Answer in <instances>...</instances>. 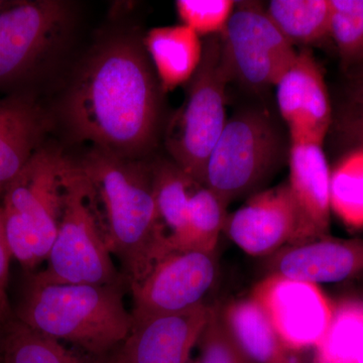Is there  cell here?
I'll use <instances>...</instances> for the list:
<instances>
[{
	"instance_id": "obj_1",
	"label": "cell",
	"mask_w": 363,
	"mask_h": 363,
	"mask_svg": "<svg viewBox=\"0 0 363 363\" xmlns=\"http://www.w3.org/2000/svg\"><path fill=\"white\" fill-rule=\"evenodd\" d=\"M162 92L143 42L116 35L81 62L62 116L72 135L93 149L140 160L157 142Z\"/></svg>"
},
{
	"instance_id": "obj_2",
	"label": "cell",
	"mask_w": 363,
	"mask_h": 363,
	"mask_svg": "<svg viewBox=\"0 0 363 363\" xmlns=\"http://www.w3.org/2000/svg\"><path fill=\"white\" fill-rule=\"evenodd\" d=\"M77 164L105 242L130 290L173 252L157 215L152 162L92 149Z\"/></svg>"
},
{
	"instance_id": "obj_3",
	"label": "cell",
	"mask_w": 363,
	"mask_h": 363,
	"mask_svg": "<svg viewBox=\"0 0 363 363\" xmlns=\"http://www.w3.org/2000/svg\"><path fill=\"white\" fill-rule=\"evenodd\" d=\"M123 294V286L45 284L32 274L13 314L33 330L99 357L118 345L133 327Z\"/></svg>"
},
{
	"instance_id": "obj_4",
	"label": "cell",
	"mask_w": 363,
	"mask_h": 363,
	"mask_svg": "<svg viewBox=\"0 0 363 363\" xmlns=\"http://www.w3.org/2000/svg\"><path fill=\"white\" fill-rule=\"evenodd\" d=\"M74 167L59 150L44 145L2 196L0 208L11 255L26 269L49 257Z\"/></svg>"
},
{
	"instance_id": "obj_5",
	"label": "cell",
	"mask_w": 363,
	"mask_h": 363,
	"mask_svg": "<svg viewBox=\"0 0 363 363\" xmlns=\"http://www.w3.org/2000/svg\"><path fill=\"white\" fill-rule=\"evenodd\" d=\"M202 40L201 62L187 83L183 104L169 119L164 143L172 161L203 185L208 160L227 123L229 81L221 64L220 35Z\"/></svg>"
},
{
	"instance_id": "obj_6",
	"label": "cell",
	"mask_w": 363,
	"mask_h": 363,
	"mask_svg": "<svg viewBox=\"0 0 363 363\" xmlns=\"http://www.w3.org/2000/svg\"><path fill=\"white\" fill-rule=\"evenodd\" d=\"M285 152V138L267 111L238 112L227 119L212 150L203 185L228 206L272 177Z\"/></svg>"
},
{
	"instance_id": "obj_7",
	"label": "cell",
	"mask_w": 363,
	"mask_h": 363,
	"mask_svg": "<svg viewBox=\"0 0 363 363\" xmlns=\"http://www.w3.org/2000/svg\"><path fill=\"white\" fill-rule=\"evenodd\" d=\"M72 16L63 0H18L0 11V90L33 89L66 44Z\"/></svg>"
},
{
	"instance_id": "obj_8",
	"label": "cell",
	"mask_w": 363,
	"mask_h": 363,
	"mask_svg": "<svg viewBox=\"0 0 363 363\" xmlns=\"http://www.w3.org/2000/svg\"><path fill=\"white\" fill-rule=\"evenodd\" d=\"M48 260L45 271L33 274L42 283L128 286L114 266L77 162L67 185L63 214Z\"/></svg>"
},
{
	"instance_id": "obj_9",
	"label": "cell",
	"mask_w": 363,
	"mask_h": 363,
	"mask_svg": "<svg viewBox=\"0 0 363 363\" xmlns=\"http://www.w3.org/2000/svg\"><path fill=\"white\" fill-rule=\"evenodd\" d=\"M220 35L221 64L229 82L264 91L278 84L298 52L255 1H236Z\"/></svg>"
},
{
	"instance_id": "obj_10",
	"label": "cell",
	"mask_w": 363,
	"mask_h": 363,
	"mask_svg": "<svg viewBox=\"0 0 363 363\" xmlns=\"http://www.w3.org/2000/svg\"><path fill=\"white\" fill-rule=\"evenodd\" d=\"M215 252H172L130 289L133 321L180 314L203 304L217 276Z\"/></svg>"
},
{
	"instance_id": "obj_11",
	"label": "cell",
	"mask_w": 363,
	"mask_h": 363,
	"mask_svg": "<svg viewBox=\"0 0 363 363\" xmlns=\"http://www.w3.org/2000/svg\"><path fill=\"white\" fill-rule=\"evenodd\" d=\"M252 298L266 311L283 343L294 350L317 347L335 309L315 284L277 276L262 281Z\"/></svg>"
},
{
	"instance_id": "obj_12",
	"label": "cell",
	"mask_w": 363,
	"mask_h": 363,
	"mask_svg": "<svg viewBox=\"0 0 363 363\" xmlns=\"http://www.w3.org/2000/svg\"><path fill=\"white\" fill-rule=\"evenodd\" d=\"M213 308L205 304L180 314L133 322L113 350L90 363H188Z\"/></svg>"
},
{
	"instance_id": "obj_13",
	"label": "cell",
	"mask_w": 363,
	"mask_h": 363,
	"mask_svg": "<svg viewBox=\"0 0 363 363\" xmlns=\"http://www.w3.org/2000/svg\"><path fill=\"white\" fill-rule=\"evenodd\" d=\"M298 216L289 184L255 193L226 217L223 231L243 252L266 257L298 241Z\"/></svg>"
},
{
	"instance_id": "obj_14",
	"label": "cell",
	"mask_w": 363,
	"mask_h": 363,
	"mask_svg": "<svg viewBox=\"0 0 363 363\" xmlns=\"http://www.w3.org/2000/svg\"><path fill=\"white\" fill-rule=\"evenodd\" d=\"M277 102L290 143L323 145L332 124L328 90L321 67L309 49L301 50L276 85Z\"/></svg>"
},
{
	"instance_id": "obj_15",
	"label": "cell",
	"mask_w": 363,
	"mask_h": 363,
	"mask_svg": "<svg viewBox=\"0 0 363 363\" xmlns=\"http://www.w3.org/2000/svg\"><path fill=\"white\" fill-rule=\"evenodd\" d=\"M289 166L300 224L298 243L325 238L330 225L331 173L323 145L290 143Z\"/></svg>"
},
{
	"instance_id": "obj_16",
	"label": "cell",
	"mask_w": 363,
	"mask_h": 363,
	"mask_svg": "<svg viewBox=\"0 0 363 363\" xmlns=\"http://www.w3.org/2000/svg\"><path fill=\"white\" fill-rule=\"evenodd\" d=\"M269 276L305 283H336L363 272V240L328 236L288 245L272 255Z\"/></svg>"
},
{
	"instance_id": "obj_17",
	"label": "cell",
	"mask_w": 363,
	"mask_h": 363,
	"mask_svg": "<svg viewBox=\"0 0 363 363\" xmlns=\"http://www.w3.org/2000/svg\"><path fill=\"white\" fill-rule=\"evenodd\" d=\"M50 126L48 112L33 89L14 91L0 98V199L44 145Z\"/></svg>"
},
{
	"instance_id": "obj_18",
	"label": "cell",
	"mask_w": 363,
	"mask_h": 363,
	"mask_svg": "<svg viewBox=\"0 0 363 363\" xmlns=\"http://www.w3.org/2000/svg\"><path fill=\"white\" fill-rule=\"evenodd\" d=\"M143 45L164 92L187 84L201 62V37L185 25L152 28Z\"/></svg>"
},
{
	"instance_id": "obj_19",
	"label": "cell",
	"mask_w": 363,
	"mask_h": 363,
	"mask_svg": "<svg viewBox=\"0 0 363 363\" xmlns=\"http://www.w3.org/2000/svg\"><path fill=\"white\" fill-rule=\"evenodd\" d=\"M221 314L233 338L252 363H300V350L286 347L255 298L233 303Z\"/></svg>"
},
{
	"instance_id": "obj_20",
	"label": "cell",
	"mask_w": 363,
	"mask_h": 363,
	"mask_svg": "<svg viewBox=\"0 0 363 363\" xmlns=\"http://www.w3.org/2000/svg\"><path fill=\"white\" fill-rule=\"evenodd\" d=\"M157 215L169 236L173 252H181L187 233L189 203L199 182L172 160L152 162Z\"/></svg>"
},
{
	"instance_id": "obj_21",
	"label": "cell",
	"mask_w": 363,
	"mask_h": 363,
	"mask_svg": "<svg viewBox=\"0 0 363 363\" xmlns=\"http://www.w3.org/2000/svg\"><path fill=\"white\" fill-rule=\"evenodd\" d=\"M266 11L293 45L307 47L330 37V0H272Z\"/></svg>"
},
{
	"instance_id": "obj_22",
	"label": "cell",
	"mask_w": 363,
	"mask_h": 363,
	"mask_svg": "<svg viewBox=\"0 0 363 363\" xmlns=\"http://www.w3.org/2000/svg\"><path fill=\"white\" fill-rule=\"evenodd\" d=\"M6 363H90L16 317L1 325Z\"/></svg>"
},
{
	"instance_id": "obj_23",
	"label": "cell",
	"mask_w": 363,
	"mask_h": 363,
	"mask_svg": "<svg viewBox=\"0 0 363 363\" xmlns=\"http://www.w3.org/2000/svg\"><path fill=\"white\" fill-rule=\"evenodd\" d=\"M226 207L204 185L196 189L189 203L187 233L181 252H215L225 224Z\"/></svg>"
},
{
	"instance_id": "obj_24",
	"label": "cell",
	"mask_w": 363,
	"mask_h": 363,
	"mask_svg": "<svg viewBox=\"0 0 363 363\" xmlns=\"http://www.w3.org/2000/svg\"><path fill=\"white\" fill-rule=\"evenodd\" d=\"M331 174V209L344 223L363 227V149Z\"/></svg>"
},
{
	"instance_id": "obj_25",
	"label": "cell",
	"mask_w": 363,
	"mask_h": 363,
	"mask_svg": "<svg viewBox=\"0 0 363 363\" xmlns=\"http://www.w3.org/2000/svg\"><path fill=\"white\" fill-rule=\"evenodd\" d=\"M330 37L344 68L363 64V0H330Z\"/></svg>"
},
{
	"instance_id": "obj_26",
	"label": "cell",
	"mask_w": 363,
	"mask_h": 363,
	"mask_svg": "<svg viewBox=\"0 0 363 363\" xmlns=\"http://www.w3.org/2000/svg\"><path fill=\"white\" fill-rule=\"evenodd\" d=\"M233 0H178L177 13L182 25L189 26L201 38L219 35L235 9Z\"/></svg>"
},
{
	"instance_id": "obj_27",
	"label": "cell",
	"mask_w": 363,
	"mask_h": 363,
	"mask_svg": "<svg viewBox=\"0 0 363 363\" xmlns=\"http://www.w3.org/2000/svg\"><path fill=\"white\" fill-rule=\"evenodd\" d=\"M198 363H252L241 350L222 317L221 312L212 310L198 343Z\"/></svg>"
},
{
	"instance_id": "obj_28",
	"label": "cell",
	"mask_w": 363,
	"mask_h": 363,
	"mask_svg": "<svg viewBox=\"0 0 363 363\" xmlns=\"http://www.w3.org/2000/svg\"><path fill=\"white\" fill-rule=\"evenodd\" d=\"M11 257L13 255L7 241L1 208H0V326L14 317L13 310L11 309L9 296H7L9 264H11Z\"/></svg>"
},
{
	"instance_id": "obj_29",
	"label": "cell",
	"mask_w": 363,
	"mask_h": 363,
	"mask_svg": "<svg viewBox=\"0 0 363 363\" xmlns=\"http://www.w3.org/2000/svg\"><path fill=\"white\" fill-rule=\"evenodd\" d=\"M359 69L350 86L347 104L345 109H343L338 123L363 126V65Z\"/></svg>"
},
{
	"instance_id": "obj_30",
	"label": "cell",
	"mask_w": 363,
	"mask_h": 363,
	"mask_svg": "<svg viewBox=\"0 0 363 363\" xmlns=\"http://www.w3.org/2000/svg\"><path fill=\"white\" fill-rule=\"evenodd\" d=\"M339 130L348 142L354 143L358 149H363V126L357 124L338 123Z\"/></svg>"
},
{
	"instance_id": "obj_31",
	"label": "cell",
	"mask_w": 363,
	"mask_h": 363,
	"mask_svg": "<svg viewBox=\"0 0 363 363\" xmlns=\"http://www.w3.org/2000/svg\"><path fill=\"white\" fill-rule=\"evenodd\" d=\"M0 363H6L4 362V333H2L1 326H0Z\"/></svg>"
},
{
	"instance_id": "obj_32",
	"label": "cell",
	"mask_w": 363,
	"mask_h": 363,
	"mask_svg": "<svg viewBox=\"0 0 363 363\" xmlns=\"http://www.w3.org/2000/svg\"><path fill=\"white\" fill-rule=\"evenodd\" d=\"M11 4V1H9V0H0V11L6 9V7L9 6Z\"/></svg>"
},
{
	"instance_id": "obj_33",
	"label": "cell",
	"mask_w": 363,
	"mask_h": 363,
	"mask_svg": "<svg viewBox=\"0 0 363 363\" xmlns=\"http://www.w3.org/2000/svg\"><path fill=\"white\" fill-rule=\"evenodd\" d=\"M362 65H363V64H362ZM359 67H360V66H359Z\"/></svg>"
}]
</instances>
